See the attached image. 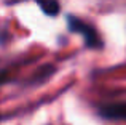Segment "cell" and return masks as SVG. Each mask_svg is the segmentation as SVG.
Returning <instances> with one entry per match:
<instances>
[{
    "instance_id": "277c9868",
    "label": "cell",
    "mask_w": 126,
    "mask_h": 125,
    "mask_svg": "<svg viewBox=\"0 0 126 125\" xmlns=\"http://www.w3.org/2000/svg\"><path fill=\"white\" fill-rule=\"evenodd\" d=\"M18 2H21V0H6V3H18Z\"/></svg>"
},
{
    "instance_id": "7a4b0ae2",
    "label": "cell",
    "mask_w": 126,
    "mask_h": 125,
    "mask_svg": "<svg viewBox=\"0 0 126 125\" xmlns=\"http://www.w3.org/2000/svg\"><path fill=\"white\" fill-rule=\"evenodd\" d=\"M99 114L104 119L110 120H126V103L105 104L99 109Z\"/></svg>"
},
{
    "instance_id": "3957f363",
    "label": "cell",
    "mask_w": 126,
    "mask_h": 125,
    "mask_svg": "<svg viewBox=\"0 0 126 125\" xmlns=\"http://www.w3.org/2000/svg\"><path fill=\"white\" fill-rule=\"evenodd\" d=\"M37 5L42 8V11L46 16H58L61 5L58 0H37Z\"/></svg>"
},
{
    "instance_id": "6da1fadb",
    "label": "cell",
    "mask_w": 126,
    "mask_h": 125,
    "mask_svg": "<svg viewBox=\"0 0 126 125\" xmlns=\"http://www.w3.org/2000/svg\"><path fill=\"white\" fill-rule=\"evenodd\" d=\"M67 26H69V31H70V32H75V34L83 35L85 43H86L88 48H102L104 43H102L97 31H96L91 24L85 22L83 19L77 18V16L69 15L67 16Z\"/></svg>"
}]
</instances>
